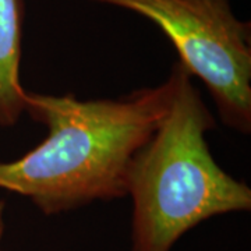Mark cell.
Listing matches in <instances>:
<instances>
[{
    "label": "cell",
    "instance_id": "cell-1",
    "mask_svg": "<svg viewBox=\"0 0 251 251\" xmlns=\"http://www.w3.org/2000/svg\"><path fill=\"white\" fill-rule=\"evenodd\" d=\"M175 81L125 98L80 100L27 94V110L46 138L17 161L0 163V188L24 196L45 215L127 196L137 152L171 108Z\"/></svg>",
    "mask_w": 251,
    "mask_h": 251
},
{
    "label": "cell",
    "instance_id": "cell-2",
    "mask_svg": "<svg viewBox=\"0 0 251 251\" xmlns=\"http://www.w3.org/2000/svg\"><path fill=\"white\" fill-rule=\"evenodd\" d=\"M171 108L128 172L131 251H171L197 225L251 209L250 187L218 165L205 140L215 120L179 62Z\"/></svg>",
    "mask_w": 251,
    "mask_h": 251
},
{
    "label": "cell",
    "instance_id": "cell-3",
    "mask_svg": "<svg viewBox=\"0 0 251 251\" xmlns=\"http://www.w3.org/2000/svg\"><path fill=\"white\" fill-rule=\"evenodd\" d=\"M134 11L161 29L179 63L204 82L224 125L251 133V24L229 0H91Z\"/></svg>",
    "mask_w": 251,
    "mask_h": 251
},
{
    "label": "cell",
    "instance_id": "cell-4",
    "mask_svg": "<svg viewBox=\"0 0 251 251\" xmlns=\"http://www.w3.org/2000/svg\"><path fill=\"white\" fill-rule=\"evenodd\" d=\"M24 0H0V127H10L27 110L20 81Z\"/></svg>",
    "mask_w": 251,
    "mask_h": 251
},
{
    "label": "cell",
    "instance_id": "cell-5",
    "mask_svg": "<svg viewBox=\"0 0 251 251\" xmlns=\"http://www.w3.org/2000/svg\"><path fill=\"white\" fill-rule=\"evenodd\" d=\"M4 233V201L0 200V243H1V237ZM1 251V247H0Z\"/></svg>",
    "mask_w": 251,
    "mask_h": 251
}]
</instances>
